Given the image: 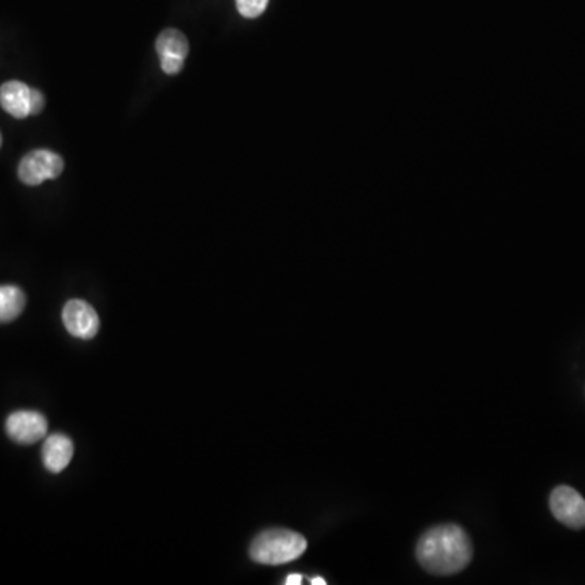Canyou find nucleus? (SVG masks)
I'll list each match as a JSON object with an SVG mask.
<instances>
[{
    "label": "nucleus",
    "mask_w": 585,
    "mask_h": 585,
    "mask_svg": "<svg viewBox=\"0 0 585 585\" xmlns=\"http://www.w3.org/2000/svg\"><path fill=\"white\" fill-rule=\"evenodd\" d=\"M416 558L429 574L452 576L470 564L473 546L467 532L459 525H438L418 540Z\"/></svg>",
    "instance_id": "1"
},
{
    "label": "nucleus",
    "mask_w": 585,
    "mask_h": 585,
    "mask_svg": "<svg viewBox=\"0 0 585 585\" xmlns=\"http://www.w3.org/2000/svg\"><path fill=\"white\" fill-rule=\"evenodd\" d=\"M306 548L308 542L301 533L288 529H270L254 538L249 555L254 563L280 566L301 558Z\"/></svg>",
    "instance_id": "2"
},
{
    "label": "nucleus",
    "mask_w": 585,
    "mask_h": 585,
    "mask_svg": "<svg viewBox=\"0 0 585 585\" xmlns=\"http://www.w3.org/2000/svg\"><path fill=\"white\" fill-rule=\"evenodd\" d=\"M64 171V160L61 155L51 150H35L20 161L18 178L26 186H39L41 182L56 179Z\"/></svg>",
    "instance_id": "3"
},
{
    "label": "nucleus",
    "mask_w": 585,
    "mask_h": 585,
    "mask_svg": "<svg viewBox=\"0 0 585 585\" xmlns=\"http://www.w3.org/2000/svg\"><path fill=\"white\" fill-rule=\"evenodd\" d=\"M553 516L569 529H584L585 499L571 486H558L550 496Z\"/></svg>",
    "instance_id": "4"
},
{
    "label": "nucleus",
    "mask_w": 585,
    "mask_h": 585,
    "mask_svg": "<svg viewBox=\"0 0 585 585\" xmlns=\"http://www.w3.org/2000/svg\"><path fill=\"white\" fill-rule=\"evenodd\" d=\"M62 321L70 335L91 340L100 332V317L95 308L82 299H70L62 311Z\"/></svg>",
    "instance_id": "5"
},
{
    "label": "nucleus",
    "mask_w": 585,
    "mask_h": 585,
    "mask_svg": "<svg viewBox=\"0 0 585 585\" xmlns=\"http://www.w3.org/2000/svg\"><path fill=\"white\" fill-rule=\"evenodd\" d=\"M156 52L160 56L163 72L176 75L181 72L189 54V41L181 31L168 28L156 39Z\"/></svg>",
    "instance_id": "6"
},
{
    "label": "nucleus",
    "mask_w": 585,
    "mask_h": 585,
    "mask_svg": "<svg viewBox=\"0 0 585 585\" xmlns=\"http://www.w3.org/2000/svg\"><path fill=\"white\" fill-rule=\"evenodd\" d=\"M5 428L12 441L22 446H31L48 434V420L41 413L22 410L7 418Z\"/></svg>",
    "instance_id": "7"
},
{
    "label": "nucleus",
    "mask_w": 585,
    "mask_h": 585,
    "mask_svg": "<svg viewBox=\"0 0 585 585\" xmlns=\"http://www.w3.org/2000/svg\"><path fill=\"white\" fill-rule=\"evenodd\" d=\"M31 90L18 80L4 83L0 88V106L15 119L31 116Z\"/></svg>",
    "instance_id": "8"
},
{
    "label": "nucleus",
    "mask_w": 585,
    "mask_h": 585,
    "mask_svg": "<svg viewBox=\"0 0 585 585\" xmlns=\"http://www.w3.org/2000/svg\"><path fill=\"white\" fill-rule=\"evenodd\" d=\"M74 457V442L64 434H52L44 441V467L51 473L64 472Z\"/></svg>",
    "instance_id": "9"
},
{
    "label": "nucleus",
    "mask_w": 585,
    "mask_h": 585,
    "mask_svg": "<svg viewBox=\"0 0 585 585\" xmlns=\"http://www.w3.org/2000/svg\"><path fill=\"white\" fill-rule=\"evenodd\" d=\"M26 296L18 286H0V324L17 319L25 309Z\"/></svg>",
    "instance_id": "10"
},
{
    "label": "nucleus",
    "mask_w": 585,
    "mask_h": 585,
    "mask_svg": "<svg viewBox=\"0 0 585 585\" xmlns=\"http://www.w3.org/2000/svg\"><path fill=\"white\" fill-rule=\"evenodd\" d=\"M269 0H236L239 13L246 18H257L265 12Z\"/></svg>",
    "instance_id": "11"
},
{
    "label": "nucleus",
    "mask_w": 585,
    "mask_h": 585,
    "mask_svg": "<svg viewBox=\"0 0 585 585\" xmlns=\"http://www.w3.org/2000/svg\"><path fill=\"white\" fill-rule=\"evenodd\" d=\"M44 96L41 91L31 90V116L41 113L44 108Z\"/></svg>",
    "instance_id": "12"
},
{
    "label": "nucleus",
    "mask_w": 585,
    "mask_h": 585,
    "mask_svg": "<svg viewBox=\"0 0 585 585\" xmlns=\"http://www.w3.org/2000/svg\"><path fill=\"white\" fill-rule=\"evenodd\" d=\"M301 582H303V577L299 576V574H291V576L286 577L285 584L299 585Z\"/></svg>",
    "instance_id": "13"
},
{
    "label": "nucleus",
    "mask_w": 585,
    "mask_h": 585,
    "mask_svg": "<svg viewBox=\"0 0 585 585\" xmlns=\"http://www.w3.org/2000/svg\"><path fill=\"white\" fill-rule=\"evenodd\" d=\"M311 584L312 585H325V584H327V581H325V579H322V577H314V579H311Z\"/></svg>",
    "instance_id": "14"
},
{
    "label": "nucleus",
    "mask_w": 585,
    "mask_h": 585,
    "mask_svg": "<svg viewBox=\"0 0 585 585\" xmlns=\"http://www.w3.org/2000/svg\"><path fill=\"white\" fill-rule=\"evenodd\" d=\"M0 145H2V135H0Z\"/></svg>",
    "instance_id": "15"
}]
</instances>
